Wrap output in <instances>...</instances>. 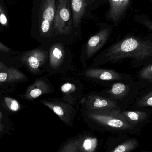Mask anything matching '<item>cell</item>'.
<instances>
[{
  "label": "cell",
  "instance_id": "6da1fadb",
  "mask_svg": "<svg viewBox=\"0 0 152 152\" xmlns=\"http://www.w3.org/2000/svg\"><path fill=\"white\" fill-rule=\"evenodd\" d=\"M136 68L152 63V39L129 36L113 45L99 54L90 68H97L111 63H116L126 59Z\"/></svg>",
  "mask_w": 152,
  "mask_h": 152
},
{
  "label": "cell",
  "instance_id": "7a4b0ae2",
  "mask_svg": "<svg viewBox=\"0 0 152 152\" xmlns=\"http://www.w3.org/2000/svg\"><path fill=\"white\" fill-rule=\"evenodd\" d=\"M80 111L84 121L93 131L115 134L135 135L131 126L121 113V111L84 109Z\"/></svg>",
  "mask_w": 152,
  "mask_h": 152
},
{
  "label": "cell",
  "instance_id": "3957f363",
  "mask_svg": "<svg viewBox=\"0 0 152 152\" xmlns=\"http://www.w3.org/2000/svg\"><path fill=\"white\" fill-rule=\"evenodd\" d=\"M140 91L136 80L131 76L127 79L113 83L100 93L117 102L122 111L132 106Z\"/></svg>",
  "mask_w": 152,
  "mask_h": 152
},
{
  "label": "cell",
  "instance_id": "277c9868",
  "mask_svg": "<svg viewBox=\"0 0 152 152\" xmlns=\"http://www.w3.org/2000/svg\"><path fill=\"white\" fill-rule=\"evenodd\" d=\"M66 51L60 43L53 45L48 52L46 73L49 76L66 75L75 70L70 61L67 60Z\"/></svg>",
  "mask_w": 152,
  "mask_h": 152
},
{
  "label": "cell",
  "instance_id": "5b68a950",
  "mask_svg": "<svg viewBox=\"0 0 152 152\" xmlns=\"http://www.w3.org/2000/svg\"><path fill=\"white\" fill-rule=\"evenodd\" d=\"M99 144L98 137L89 131H84L67 139L57 152H94Z\"/></svg>",
  "mask_w": 152,
  "mask_h": 152
},
{
  "label": "cell",
  "instance_id": "8992f818",
  "mask_svg": "<svg viewBox=\"0 0 152 152\" xmlns=\"http://www.w3.org/2000/svg\"><path fill=\"white\" fill-rule=\"evenodd\" d=\"M40 102L50 108L66 126L72 127L79 107L77 103L71 102L62 97H51L40 101Z\"/></svg>",
  "mask_w": 152,
  "mask_h": 152
},
{
  "label": "cell",
  "instance_id": "52a82bcc",
  "mask_svg": "<svg viewBox=\"0 0 152 152\" xmlns=\"http://www.w3.org/2000/svg\"><path fill=\"white\" fill-rule=\"evenodd\" d=\"M80 75L84 78L107 87L120 80L131 77L130 74L121 73L110 69L89 68L83 69Z\"/></svg>",
  "mask_w": 152,
  "mask_h": 152
},
{
  "label": "cell",
  "instance_id": "ba28073f",
  "mask_svg": "<svg viewBox=\"0 0 152 152\" xmlns=\"http://www.w3.org/2000/svg\"><path fill=\"white\" fill-rule=\"evenodd\" d=\"M80 109L86 110H117L121 111L117 102L101 95L100 93L90 92L83 95L80 100Z\"/></svg>",
  "mask_w": 152,
  "mask_h": 152
},
{
  "label": "cell",
  "instance_id": "9c48e42d",
  "mask_svg": "<svg viewBox=\"0 0 152 152\" xmlns=\"http://www.w3.org/2000/svg\"><path fill=\"white\" fill-rule=\"evenodd\" d=\"M54 27L59 34H70L72 22L70 11V0H59L53 19Z\"/></svg>",
  "mask_w": 152,
  "mask_h": 152
},
{
  "label": "cell",
  "instance_id": "30bf717a",
  "mask_svg": "<svg viewBox=\"0 0 152 152\" xmlns=\"http://www.w3.org/2000/svg\"><path fill=\"white\" fill-rule=\"evenodd\" d=\"M121 112L131 126L135 135H140L144 127L151 121L152 109H126Z\"/></svg>",
  "mask_w": 152,
  "mask_h": 152
},
{
  "label": "cell",
  "instance_id": "8fae6325",
  "mask_svg": "<svg viewBox=\"0 0 152 152\" xmlns=\"http://www.w3.org/2000/svg\"><path fill=\"white\" fill-rule=\"evenodd\" d=\"M137 138L129 137V134H116L109 137L106 142V152H130L139 147Z\"/></svg>",
  "mask_w": 152,
  "mask_h": 152
},
{
  "label": "cell",
  "instance_id": "7c38bea8",
  "mask_svg": "<svg viewBox=\"0 0 152 152\" xmlns=\"http://www.w3.org/2000/svg\"><path fill=\"white\" fill-rule=\"evenodd\" d=\"M62 98L75 103H77L83 95L84 86L80 79L75 78L66 79L60 86Z\"/></svg>",
  "mask_w": 152,
  "mask_h": 152
},
{
  "label": "cell",
  "instance_id": "4fadbf2b",
  "mask_svg": "<svg viewBox=\"0 0 152 152\" xmlns=\"http://www.w3.org/2000/svg\"><path fill=\"white\" fill-rule=\"evenodd\" d=\"M110 33V29H104L88 40L87 43L85 57L81 59L83 69L87 68L86 61L91 59L104 45L109 37Z\"/></svg>",
  "mask_w": 152,
  "mask_h": 152
},
{
  "label": "cell",
  "instance_id": "5bb4252c",
  "mask_svg": "<svg viewBox=\"0 0 152 152\" xmlns=\"http://www.w3.org/2000/svg\"><path fill=\"white\" fill-rule=\"evenodd\" d=\"M48 52L44 49H37L28 55L26 60L28 70L35 75H40L46 72V64Z\"/></svg>",
  "mask_w": 152,
  "mask_h": 152
},
{
  "label": "cell",
  "instance_id": "9a60e30c",
  "mask_svg": "<svg viewBox=\"0 0 152 152\" xmlns=\"http://www.w3.org/2000/svg\"><path fill=\"white\" fill-rule=\"evenodd\" d=\"M55 91V87L51 83L48 77H42L37 79L30 86L25 96L28 100H33L42 95L50 94Z\"/></svg>",
  "mask_w": 152,
  "mask_h": 152
},
{
  "label": "cell",
  "instance_id": "2e32d148",
  "mask_svg": "<svg viewBox=\"0 0 152 152\" xmlns=\"http://www.w3.org/2000/svg\"><path fill=\"white\" fill-rule=\"evenodd\" d=\"M110 10L108 17L113 22L121 19L128 10L131 0H109Z\"/></svg>",
  "mask_w": 152,
  "mask_h": 152
},
{
  "label": "cell",
  "instance_id": "e0dca14e",
  "mask_svg": "<svg viewBox=\"0 0 152 152\" xmlns=\"http://www.w3.org/2000/svg\"><path fill=\"white\" fill-rule=\"evenodd\" d=\"M133 109H145L152 107V85L140 91L133 104Z\"/></svg>",
  "mask_w": 152,
  "mask_h": 152
},
{
  "label": "cell",
  "instance_id": "ac0fdd59",
  "mask_svg": "<svg viewBox=\"0 0 152 152\" xmlns=\"http://www.w3.org/2000/svg\"><path fill=\"white\" fill-rule=\"evenodd\" d=\"M136 81L141 90L152 85V63L143 66L138 70Z\"/></svg>",
  "mask_w": 152,
  "mask_h": 152
},
{
  "label": "cell",
  "instance_id": "d6986e66",
  "mask_svg": "<svg viewBox=\"0 0 152 152\" xmlns=\"http://www.w3.org/2000/svg\"><path fill=\"white\" fill-rule=\"evenodd\" d=\"M71 8L73 12V22L75 27L78 26L85 13L86 0H70Z\"/></svg>",
  "mask_w": 152,
  "mask_h": 152
},
{
  "label": "cell",
  "instance_id": "ffe728a7",
  "mask_svg": "<svg viewBox=\"0 0 152 152\" xmlns=\"http://www.w3.org/2000/svg\"><path fill=\"white\" fill-rule=\"evenodd\" d=\"M26 78L23 73L13 68H7L0 71V83L21 81Z\"/></svg>",
  "mask_w": 152,
  "mask_h": 152
},
{
  "label": "cell",
  "instance_id": "44dd1931",
  "mask_svg": "<svg viewBox=\"0 0 152 152\" xmlns=\"http://www.w3.org/2000/svg\"><path fill=\"white\" fill-rule=\"evenodd\" d=\"M42 10V18L43 20H46L51 23L53 21L56 7V0H44ZM42 20V21H43Z\"/></svg>",
  "mask_w": 152,
  "mask_h": 152
},
{
  "label": "cell",
  "instance_id": "7402d4cb",
  "mask_svg": "<svg viewBox=\"0 0 152 152\" xmlns=\"http://www.w3.org/2000/svg\"><path fill=\"white\" fill-rule=\"evenodd\" d=\"M135 21L147 28L152 32V21L147 15L143 14H137L134 17Z\"/></svg>",
  "mask_w": 152,
  "mask_h": 152
},
{
  "label": "cell",
  "instance_id": "603a6c76",
  "mask_svg": "<svg viewBox=\"0 0 152 152\" xmlns=\"http://www.w3.org/2000/svg\"><path fill=\"white\" fill-rule=\"evenodd\" d=\"M4 101L6 105L10 110L12 111H17L18 110L20 105L17 101L7 97L4 98Z\"/></svg>",
  "mask_w": 152,
  "mask_h": 152
},
{
  "label": "cell",
  "instance_id": "cb8c5ba5",
  "mask_svg": "<svg viewBox=\"0 0 152 152\" xmlns=\"http://www.w3.org/2000/svg\"><path fill=\"white\" fill-rule=\"evenodd\" d=\"M51 23L46 20H43L41 24V29L44 34H47L49 33L50 29Z\"/></svg>",
  "mask_w": 152,
  "mask_h": 152
},
{
  "label": "cell",
  "instance_id": "d4e9b609",
  "mask_svg": "<svg viewBox=\"0 0 152 152\" xmlns=\"http://www.w3.org/2000/svg\"><path fill=\"white\" fill-rule=\"evenodd\" d=\"M0 22L2 25H5L7 22V18L4 14H1L0 16Z\"/></svg>",
  "mask_w": 152,
  "mask_h": 152
},
{
  "label": "cell",
  "instance_id": "484cf974",
  "mask_svg": "<svg viewBox=\"0 0 152 152\" xmlns=\"http://www.w3.org/2000/svg\"><path fill=\"white\" fill-rule=\"evenodd\" d=\"M8 68V67L5 66L4 64H3V63H1L0 62V71L1 70H4Z\"/></svg>",
  "mask_w": 152,
  "mask_h": 152
},
{
  "label": "cell",
  "instance_id": "4316f807",
  "mask_svg": "<svg viewBox=\"0 0 152 152\" xmlns=\"http://www.w3.org/2000/svg\"><path fill=\"white\" fill-rule=\"evenodd\" d=\"M2 129H3L2 126L1 125V124H0V132H1V131H2Z\"/></svg>",
  "mask_w": 152,
  "mask_h": 152
},
{
  "label": "cell",
  "instance_id": "83f0119b",
  "mask_svg": "<svg viewBox=\"0 0 152 152\" xmlns=\"http://www.w3.org/2000/svg\"><path fill=\"white\" fill-rule=\"evenodd\" d=\"M2 114H1V112H0V119H1V118H2Z\"/></svg>",
  "mask_w": 152,
  "mask_h": 152
}]
</instances>
